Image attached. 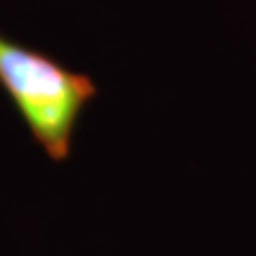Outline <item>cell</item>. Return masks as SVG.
<instances>
[{
	"mask_svg": "<svg viewBox=\"0 0 256 256\" xmlns=\"http://www.w3.org/2000/svg\"><path fill=\"white\" fill-rule=\"evenodd\" d=\"M0 86L47 156L66 158L75 122L94 96L90 79L0 36Z\"/></svg>",
	"mask_w": 256,
	"mask_h": 256,
	"instance_id": "obj_1",
	"label": "cell"
}]
</instances>
